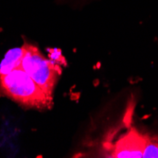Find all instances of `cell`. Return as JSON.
Listing matches in <instances>:
<instances>
[{"instance_id": "6da1fadb", "label": "cell", "mask_w": 158, "mask_h": 158, "mask_svg": "<svg viewBox=\"0 0 158 158\" xmlns=\"http://www.w3.org/2000/svg\"><path fill=\"white\" fill-rule=\"evenodd\" d=\"M0 96L7 97L26 108L50 109L53 97L46 93L22 68L0 77Z\"/></svg>"}, {"instance_id": "7a4b0ae2", "label": "cell", "mask_w": 158, "mask_h": 158, "mask_svg": "<svg viewBox=\"0 0 158 158\" xmlns=\"http://www.w3.org/2000/svg\"><path fill=\"white\" fill-rule=\"evenodd\" d=\"M25 53L20 68L49 96L53 97L55 85L61 75L59 66L42 54L40 49L30 43H25Z\"/></svg>"}, {"instance_id": "3957f363", "label": "cell", "mask_w": 158, "mask_h": 158, "mask_svg": "<svg viewBox=\"0 0 158 158\" xmlns=\"http://www.w3.org/2000/svg\"><path fill=\"white\" fill-rule=\"evenodd\" d=\"M126 126V130L121 132L114 141L105 144L104 156L113 158L143 157L149 135L140 132L134 126Z\"/></svg>"}, {"instance_id": "277c9868", "label": "cell", "mask_w": 158, "mask_h": 158, "mask_svg": "<svg viewBox=\"0 0 158 158\" xmlns=\"http://www.w3.org/2000/svg\"><path fill=\"white\" fill-rule=\"evenodd\" d=\"M25 53V46L8 50L2 61L0 62V77L9 74L14 69L19 68Z\"/></svg>"}, {"instance_id": "5b68a950", "label": "cell", "mask_w": 158, "mask_h": 158, "mask_svg": "<svg viewBox=\"0 0 158 158\" xmlns=\"http://www.w3.org/2000/svg\"><path fill=\"white\" fill-rule=\"evenodd\" d=\"M143 158H158V136L148 135L147 145L143 152Z\"/></svg>"}]
</instances>
